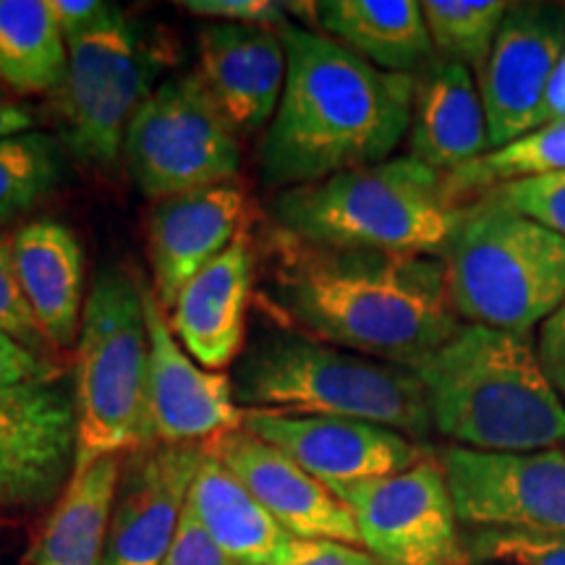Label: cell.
I'll return each mask as SVG.
<instances>
[{
	"instance_id": "obj_1",
	"label": "cell",
	"mask_w": 565,
	"mask_h": 565,
	"mask_svg": "<svg viewBox=\"0 0 565 565\" xmlns=\"http://www.w3.org/2000/svg\"><path fill=\"white\" fill-rule=\"evenodd\" d=\"M257 301L275 320L338 349L414 366L463 324L437 257L335 249L273 228Z\"/></svg>"
},
{
	"instance_id": "obj_2",
	"label": "cell",
	"mask_w": 565,
	"mask_h": 565,
	"mask_svg": "<svg viewBox=\"0 0 565 565\" xmlns=\"http://www.w3.org/2000/svg\"><path fill=\"white\" fill-rule=\"evenodd\" d=\"M286 87L259 147V173L273 189L307 186L391 160L408 137L414 84L387 74L309 26L286 24Z\"/></svg>"
},
{
	"instance_id": "obj_3",
	"label": "cell",
	"mask_w": 565,
	"mask_h": 565,
	"mask_svg": "<svg viewBox=\"0 0 565 565\" xmlns=\"http://www.w3.org/2000/svg\"><path fill=\"white\" fill-rule=\"evenodd\" d=\"M231 383L246 414L372 422L412 440L433 433L427 395L412 366L338 349L275 317L257 322Z\"/></svg>"
},
{
	"instance_id": "obj_4",
	"label": "cell",
	"mask_w": 565,
	"mask_h": 565,
	"mask_svg": "<svg viewBox=\"0 0 565 565\" xmlns=\"http://www.w3.org/2000/svg\"><path fill=\"white\" fill-rule=\"evenodd\" d=\"M412 370L433 429L482 454H536L565 443V404L526 335L469 324Z\"/></svg>"
},
{
	"instance_id": "obj_5",
	"label": "cell",
	"mask_w": 565,
	"mask_h": 565,
	"mask_svg": "<svg viewBox=\"0 0 565 565\" xmlns=\"http://www.w3.org/2000/svg\"><path fill=\"white\" fill-rule=\"evenodd\" d=\"M461 210L445 173L408 154L286 189L273 221L309 244L443 259Z\"/></svg>"
},
{
	"instance_id": "obj_6",
	"label": "cell",
	"mask_w": 565,
	"mask_h": 565,
	"mask_svg": "<svg viewBox=\"0 0 565 565\" xmlns=\"http://www.w3.org/2000/svg\"><path fill=\"white\" fill-rule=\"evenodd\" d=\"M456 315L526 335L565 301V238L492 194L466 202L443 254Z\"/></svg>"
},
{
	"instance_id": "obj_7",
	"label": "cell",
	"mask_w": 565,
	"mask_h": 565,
	"mask_svg": "<svg viewBox=\"0 0 565 565\" xmlns=\"http://www.w3.org/2000/svg\"><path fill=\"white\" fill-rule=\"evenodd\" d=\"M147 333L141 280L105 267L92 280L76 341V466L147 445Z\"/></svg>"
},
{
	"instance_id": "obj_8",
	"label": "cell",
	"mask_w": 565,
	"mask_h": 565,
	"mask_svg": "<svg viewBox=\"0 0 565 565\" xmlns=\"http://www.w3.org/2000/svg\"><path fill=\"white\" fill-rule=\"evenodd\" d=\"M126 166L152 200L231 183L242 168L238 131L200 74H171L131 118Z\"/></svg>"
},
{
	"instance_id": "obj_9",
	"label": "cell",
	"mask_w": 565,
	"mask_h": 565,
	"mask_svg": "<svg viewBox=\"0 0 565 565\" xmlns=\"http://www.w3.org/2000/svg\"><path fill=\"white\" fill-rule=\"evenodd\" d=\"M330 492L351 508L362 547L380 565H469L448 479L435 458Z\"/></svg>"
},
{
	"instance_id": "obj_10",
	"label": "cell",
	"mask_w": 565,
	"mask_h": 565,
	"mask_svg": "<svg viewBox=\"0 0 565 565\" xmlns=\"http://www.w3.org/2000/svg\"><path fill=\"white\" fill-rule=\"evenodd\" d=\"M458 521L471 529H532L565 534V454H482L443 450Z\"/></svg>"
},
{
	"instance_id": "obj_11",
	"label": "cell",
	"mask_w": 565,
	"mask_h": 565,
	"mask_svg": "<svg viewBox=\"0 0 565 565\" xmlns=\"http://www.w3.org/2000/svg\"><path fill=\"white\" fill-rule=\"evenodd\" d=\"M565 53V6L508 3L505 19L477 76L490 152L545 124L550 84Z\"/></svg>"
},
{
	"instance_id": "obj_12",
	"label": "cell",
	"mask_w": 565,
	"mask_h": 565,
	"mask_svg": "<svg viewBox=\"0 0 565 565\" xmlns=\"http://www.w3.org/2000/svg\"><path fill=\"white\" fill-rule=\"evenodd\" d=\"M74 458L76 406L63 380L0 387V505L51 503Z\"/></svg>"
},
{
	"instance_id": "obj_13",
	"label": "cell",
	"mask_w": 565,
	"mask_h": 565,
	"mask_svg": "<svg viewBox=\"0 0 565 565\" xmlns=\"http://www.w3.org/2000/svg\"><path fill=\"white\" fill-rule=\"evenodd\" d=\"M150 370H147V445H202L244 427L246 412L236 404L231 374L204 370L175 338L166 309L141 282Z\"/></svg>"
},
{
	"instance_id": "obj_14",
	"label": "cell",
	"mask_w": 565,
	"mask_h": 565,
	"mask_svg": "<svg viewBox=\"0 0 565 565\" xmlns=\"http://www.w3.org/2000/svg\"><path fill=\"white\" fill-rule=\"evenodd\" d=\"M202 445L150 443L121 463L103 565H162L179 534Z\"/></svg>"
},
{
	"instance_id": "obj_15",
	"label": "cell",
	"mask_w": 565,
	"mask_h": 565,
	"mask_svg": "<svg viewBox=\"0 0 565 565\" xmlns=\"http://www.w3.org/2000/svg\"><path fill=\"white\" fill-rule=\"evenodd\" d=\"M244 429L275 445L324 487L398 475L427 458L412 437L372 422L249 412Z\"/></svg>"
},
{
	"instance_id": "obj_16",
	"label": "cell",
	"mask_w": 565,
	"mask_h": 565,
	"mask_svg": "<svg viewBox=\"0 0 565 565\" xmlns=\"http://www.w3.org/2000/svg\"><path fill=\"white\" fill-rule=\"evenodd\" d=\"M204 450L221 461L249 490L259 505L296 540H333L362 545L351 508L320 479L301 469L275 445L249 429H233L204 443Z\"/></svg>"
},
{
	"instance_id": "obj_17",
	"label": "cell",
	"mask_w": 565,
	"mask_h": 565,
	"mask_svg": "<svg viewBox=\"0 0 565 565\" xmlns=\"http://www.w3.org/2000/svg\"><path fill=\"white\" fill-rule=\"evenodd\" d=\"M246 196L236 183L154 202L147 223L154 296L171 312L196 273L217 259L242 233Z\"/></svg>"
},
{
	"instance_id": "obj_18",
	"label": "cell",
	"mask_w": 565,
	"mask_h": 565,
	"mask_svg": "<svg viewBox=\"0 0 565 565\" xmlns=\"http://www.w3.org/2000/svg\"><path fill=\"white\" fill-rule=\"evenodd\" d=\"M257 286V249L246 233L194 275L168 315L175 338L204 370L221 372L242 353Z\"/></svg>"
},
{
	"instance_id": "obj_19",
	"label": "cell",
	"mask_w": 565,
	"mask_h": 565,
	"mask_svg": "<svg viewBox=\"0 0 565 565\" xmlns=\"http://www.w3.org/2000/svg\"><path fill=\"white\" fill-rule=\"evenodd\" d=\"M202 82L238 134L270 126L286 87V47L278 30L207 24L200 30Z\"/></svg>"
},
{
	"instance_id": "obj_20",
	"label": "cell",
	"mask_w": 565,
	"mask_h": 565,
	"mask_svg": "<svg viewBox=\"0 0 565 565\" xmlns=\"http://www.w3.org/2000/svg\"><path fill=\"white\" fill-rule=\"evenodd\" d=\"M412 158L440 173H454L490 152L479 84L463 63L433 58L414 84Z\"/></svg>"
},
{
	"instance_id": "obj_21",
	"label": "cell",
	"mask_w": 565,
	"mask_h": 565,
	"mask_svg": "<svg viewBox=\"0 0 565 565\" xmlns=\"http://www.w3.org/2000/svg\"><path fill=\"white\" fill-rule=\"evenodd\" d=\"M21 291L51 349L79 341L84 315V252L58 221H34L11 236Z\"/></svg>"
},
{
	"instance_id": "obj_22",
	"label": "cell",
	"mask_w": 565,
	"mask_h": 565,
	"mask_svg": "<svg viewBox=\"0 0 565 565\" xmlns=\"http://www.w3.org/2000/svg\"><path fill=\"white\" fill-rule=\"evenodd\" d=\"M317 26L372 66L408 74L435 55L422 3L414 0H324L315 3Z\"/></svg>"
},
{
	"instance_id": "obj_23",
	"label": "cell",
	"mask_w": 565,
	"mask_h": 565,
	"mask_svg": "<svg viewBox=\"0 0 565 565\" xmlns=\"http://www.w3.org/2000/svg\"><path fill=\"white\" fill-rule=\"evenodd\" d=\"M186 508L215 545L238 565H275L291 540L259 500L207 450L194 475Z\"/></svg>"
},
{
	"instance_id": "obj_24",
	"label": "cell",
	"mask_w": 565,
	"mask_h": 565,
	"mask_svg": "<svg viewBox=\"0 0 565 565\" xmlns=\"http://www.w3.org/2000/svg\"><path fill=\"white\" fill-rule=\"evenodd\" d=\"M121 458L105 456L71 471L32 547V565H103Z\"/></svg>"
},
{
	"instance_id": "obj_25",
	"label": "cell",
	"mask_w": 565,
	"mask_h": 565,
	"mask_svg": "<svg viewBox=\"0 0 565 565\" xmlns=\"http://www.w3.org/2000/svg\"><path fill=\"white\" fill-rule=\"evenodd\" d=\"M145 45L137 26L121 9L100 26L68 45V74L55 92V110L61 121V139L74 134L103 97L116 92L124 74Z\"/></svg>"
},
{
	"instance_id": "obj_26",
	"label": "cell",
	"mask_w": 565,
	"mask_h": 565,
	"mask_svg": "<svg viewBox=\"0 0 565 565\" xmlns=\"http://www.w3.org/2000/svg\"><path fill=\"white\" fill-rule=\"evenodd\" d=\"M66 74L68 42L47 0H0V87L17 95H55Z\"/></svg>"
},
{
	"instance_id": "obj_27",
	"label": "cell",
	"mask_w": 565,
	"mask_h": 565,
	"mask_svg": "<svg viewBox=\"0 0 565 565\" xmlns=\"http://www.w3.org/2000/svg\"><path fill=\"white\" fill-rule=\"evenodd\" d=\"M555 173H565V118L542 124L511 145L487 152L454 173H445V183L454 202L466 204L463 200L475 202L477 196L505 183L545 179Z\"/></svg>"
},
{
	"instance_id": "obj_28",
	"label": "cell",
	"mask_w": 565,
	"mask_h": 565,
	"mask_svg": "<svg viewBox=\"0 0 565 565\" xmlns=\"http://www.w3.org/2000/svg\"><path fill=\"white\" fill-rule=\"evenodd\" d=\"M61 179V145L51 134L26 131L0 139V223L30 212Z\"/></svg>"
},
{
	"instance_id": "obj_29",
	"label": "cell",
	"mask_w": 565,
	"mask_h": 565,
	"mask_svg": "<svg viewBox=\"0 0 565 565\" xmlns=\"http://www.w3.org/2000/svg\"><path fill=\"white\" fill-rule=\"evenodd\" d=\"M508 3L503 0H427L422 3L429 38L440 58L463 63L482 74L503 24Z\"/></svg>"
},
{
	"instance_id": "obj_30",
	"label": "cell",
	"mask_w": 565,
	"mask_h": 565,
	"mask_svg": "<svg viewBox=\"0 0 565 565\" xmlns=\"http://www.w3.org/2000/svg\"><path fill=\"white\" fill-rule=\"evenodd\" d=\"M469 565H565V534L532 529H471Z\"/></svg>"
},
{
	"instance_id": "obj_31",
	"label": "cell",
	"mask_w": 565,
	"mask_h": 565,
	"mask_svg": "<svg viewBox=\"0 0 565 565\" xmlns=\"http://www.w3.org/2000/svg\"><path fill=\"white\" fill-rule=\"evenodd\" d=\"M0 330L38 353H47L51 349L38 320H34L30 303L24 299V291H21L11 238L3 233H0Z\"/></svg>"
},
{
	"instance_id": "obj_32",
	"label": "cell",
	"mask_w": 565,
	"mask_h": 565,
	"mask_svg": "<svg viewBox=\"0 0 565 565\" xmlns=\"http://www.w3.org/2000/svg\"><path fill=\"white\" fill-rule=\"evenodd\" d=\"M487 194H492L494 200L521 212V215L534 217L536 223L547 225L550 231L561 233L565 238V173L505 183V186L492 189Z\"/></svg>"
},
{
	"instance_id": "obj_33",
	"label": "cell",
	"mask_w": 565,
	"mask_h": 565,
	"mask_svg": "<svg viewBox=\"0 0 565 565\" xmlns=\"http://www.w3.org/2000/svg\"><path fill=\"white\" fill-rule=\"evenodd\" d=\"M183 9L194 17L217 19L221 24L265 26V30H282L288 21V6L273 0H186Z\"/></svg>"
},
{
	"instance_id": "obj_34",
	"label": "cell",
	"mask_w": 565,
	"mask_h": 565,
	"mask_svg": "<svg viewBox=\"0 0 565 565\" xmlns=\"http://www.w3.org/2000/svg\"><path fill=\"white\" fill-rule=\"evenodd\" d=\"M61 380L58 364L47 353H38L0 330V387Z\"/></svg>"
},
{
	"instance_id": "obj_35",
	"label": "cell",
	"mask_w": 565,
	"mask_h": 565,
	"mask_svg": "<svg viewBox=\"0 0 565 565\" xmlns=\"http://www.w3.org/2000/svg\"><path fill=\"white\" fill-rule=\"evenodd\" d=\"M162 565H238L233 557L223 553L215 545V540L204 532L200 521L189 513V508L183 511L179 534H175L171 550H168Z\"/></svg>"
},
{
	"instance_id": "obj_36",
	"label": "cell",
	"mask_w": 565,
	"mask_h": 565,
	"mask_svg": "<svg viewBox=\"0 0 565 565\" xmlns=\"http://www.w3.org/2000/svg\"><path fill=\"white\" fill-rule=\"evenodd\" d=\"M275 565H380L366 550L333 540H288Z\"/></svg>"
},
{
	"instance_id": "obj_37",
	"label": "cell",
	"mask_w": 565,
	"mask_h": 565,
	"mask_svg": "<svg viewBox=\"0 0 565 565\" xmlns=\"http://www.w3.org/2000/svg\"><path fill=\"white\" fill-rule=\"evenodd\" d=\"M47 6H51L55 24H58L68 45L95 26H100L103 21H108L118 9V6L103 3V0H47Z\"/></svg>"
},
{
	"instance_id": "obj_38",
	"label": "cell",
	"mask_w": 565,
	"mask_h": 565,
	"mask_svg": "<svg viewBox=\"0 0 565 565\" xmlns=\"http://www.w3.org/2000/svg\"><path fill=\"white\" fill-rule=\"evenodd\" d=\"M536 356L545 370L550 385L561 395L565 404V301L550 320L542 324L540 341H536Z\"/></svg>"
},
{
	"instance_id": "obj_39",
	"label": "cell",
	"mask_w": 565,
	"mask_h": 565,
	"mask_svg": "<svg viewBox=\"0 0 565 565\" xmlns=\"http://www.w3.org/2000/svg\"><path fill=\"white\" fill-rule=\"evenodd\" d=\"M34 124H38V116H34L30 105L0 100V139L34 131Z\"/></svg>"
},
{
	"instance_id": "obj_40",
	"label": "cell",
	"mask_w": 565,
	"mask_h": 565,
	"mask_svg": "<svg viewBox=\"0 0 565 565\" xmlns=\"http://www.w3.org/2000/svg\"><path fill=\"white\" fill-rule=\"evenodd\" d=\"M557 118H565V53H563L561 63H557L553 84H550L545 124L547 121H557Z\"/></svg>"
},
{
	"instance_id": "obj_41",
	"label": "cell",
	"mask_w": 565,
	"mask_h": 565,
	"mask_svg": "<svg viewBox=\"0 0 565 565\" xmlns=\"http://www.w3.org/2000/svg\"><path fill=\"white\" fill-rule=\"evenodd\" d=\"M0 100H3V87H0Z\"/></svg>"
}]
</instances>
